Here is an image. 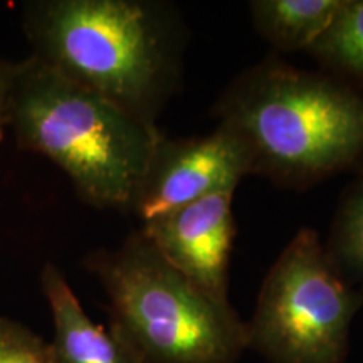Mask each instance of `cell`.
<instances>
[{"label": "cell", "instance_id": "cell-1", "mask_svg": "<svg viewBox=\"0 0 363 363\" xmlns=\"http://www.w3.org/2000/svg\"><path fill=\"white\" fill-rule=\"evenodd\" d=\"M30 56L145 123L157 125L182 76L179 13L155 0H27Z\"/></svg>", "mask_w": 363, "mask_h": 363}, {"label": "cell", "instance_id": "cell-2", "mask_svg": "<svg viewBox=\"0 0 363 363\" xmlns=\"http://www.w3.org/2000/svg\"><path fill=\"white\" fill-rule=\"evenodd\" d=\"M214 116L247 145L252 174L281 187H313L363 160V94L278 56L235 76Z\"/></svg>", "mask_w": 363, "mask_h": 363}, {"label": "cell", "instance_id": "cell-3", "mask_svg": "<svg viewBox=\"0 0 363 363\" xmlns=\"http://www.w3.org/2000/svg\"><path fill=\"white\" fill-rule=\"evenodd\" d=\"M9 128L65 172L81 201L131 212L162 131L29 56L17 61Z\"/></svg>", "mask_w": 363, "mask_h": 363}, {"label": "cell", "instance_id": "cell-4", "mask_svg": "<svg viewBox=\"0 0 363 363\" xmlns=\"http://www.w3.org/2000/svg\"><path fill=\"white\" fill-rule=\"evenodd\" d=\"M83 266L110 301L111 328L142 363H238L247 323L175 269L142 229L113 249H94Z\"/></svg>", "mask_w": 363, "mask_h": 363}, {"label": "cell", "instance_id": "cell-5", "mask_svg": "<svg viewBox=\"0 0 363 363\" xmlns=\"http://www.w3.org/2000/svg\"><path fill=\"white\" fill-rule=\"evenodd\" d=\"M363 288L335 264L311 227L299 229L262 281L249 348L269 363H345Z\"/></svg>", "mask_w": 363, "mask_h": 363}, {"label": "cell", "instance_id": "cell-6", "mask_svg": "<svg viewBox=\"0 0 363 363\" xmlns=\"http://www.w3.org/2000/svg\"><path fill=\"white\" fill-rule=\"evenodd\" d=\"M252 174V158L244 140L217 123L203 136L169 138L162 133L150 157L131 214L147 224L177 208L217 192H235Z\"/></svg>", "mask_w": 363, "mask_h": 363}, {"label": "cell", "instance_id": "cell-7", "mask_svg": "<svg viewBox=\"0 0 363 363\" xmlns=\"http://www.w3.org/2000/svg\"><path fill=\"white\" fill-rule=\"evenodd\" d=\"M234 192H217L150 220L140 229L175 269L217 301H229L235 238Z\"/></svg>", "mask_w": 363, "mask_h": 363}, {"label": "cell", "instance_id": "cell-8", "mask_svg": "<svg viewBox=\"0 0 363 363\" xmlns=\"http://www.w3.org/2000/svg\"><path fill=\"white\" fill-rule=\"evenodd\" d=\"M40 288L51 310L56 363H142L115 330L96 325L83 310L62 271L45 262Z\"/></svg>", "mask_w": 363, "mask_h": 363}, {"label": "cell", "instance_id": "cell-9", "mask_svg": "<svg viewBox=\"0 0 363 363\" xmlns=\"http://www.w3.org/2000/svg\"><path fill=\"white\" fill-rule=\"evenodd\" d=\"M345 0H252L254 29L279 51H308L328 29Z\"/></svg>", "mask_w": 363, "mask_h": 363}, {"label": "cell", "instance_id": "cell-10", "mask_svg": "<svg viewBox=\"0 0 363 363\" xmlns=\"http://www.w3.org/2000/svg\"><path fill=\"white\" fill-rule=\"evenodd\" d=\"M308 52L326 69L363 83V0H345Z\"/></svg>", "mask_w": 363, "mask_h": 363}, {"label": "cell", "instance_id": "cell-11", "mask_svg": "<svg viewBox=\"0 0 363 363\" xmlns=\"http://www.w3.org/2000/svg\"><path fill=\"white\" fill-rule=\"evenodd\" d=\"M325 246L338 269L363 288V177L343 194Z\"/></svg>", "mask_w": 363, "mask_h": 363}, {"label": "cell", "instance_id": "cell-12", "mask_svg": "<svg viewBox=\"0 0 363 363\" xmlns=\"http://www.w3.org/2000/svg\"><path fill=\"white\" fill-rule=\"evenodd\" d=\"M0 363H56L51 343L19 321L0 316Z\"/></svg>", "mask_w": 363, "mask_h": 363}, {"label": "cell", "instance_id": "cell-13", "mask_svg": "<svg viewBox=\"0 0 363 363\" xmlns=\"http://www.w3.org/2000/svg\"><path fill=\"white\" fill-rule=\"evenodd\" d=\"M16 69V59L0 57V145H2L6 128H9V103H11V91Z\"/></svg>", "mask_w": 363, "mask_h": 363}]
</instances>
